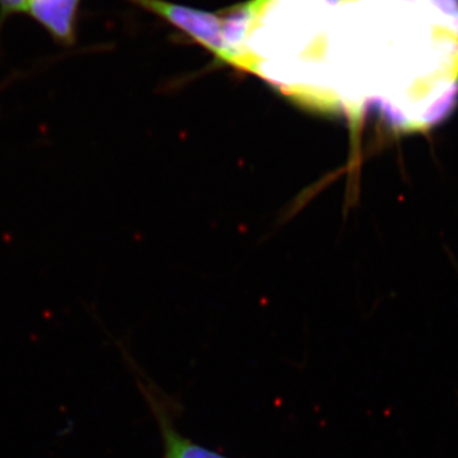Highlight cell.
Returning a JSON list of instances; mask_svg holds the SVG:
<instances>
[{"label":"cell","mask_w":458,"mask_h":458,"mask_svg":"<svg viewBox=\"0 0 458 458\" xmlns=\"http://www.w3.org/2000/svg\"><path fill=\"white\" fill-rule=\"evenodd\" d=\"M128 2L167 21L172 26L185 32L216 56L222 57L225 62L245 66L243 60L228 47L225 41L221 14L174 4L165 0H128Z\"/></svg>","instance_id":"obj_1"},{"label":"cell","mask_w":458,"mask_h":458,"mask_svg":"<svg viewBox=\"0 0 458 458\" xmlns=\"http://www.w3.org/2000/svg\"><path fill=\"white\" fill-rule=\"evenodd\" d=\"M82 0H27L26 13L62 47L77 42Z\"/></svg>","instance_id":"obj_2"},{"label":"cell","mask_w":458,"mask_h":458,"mask_svg":"<svg viewBox=\"0 0 458 458\" xmlns=\"http://www.w3.org/2000/svg\"><path fill=\"white\" fill-rule=\"evenodd\" d=\"M164 428L165 458H225L182 438L170 427Z\"/></svg>","instance_id":"obj_3"},{"label":"cell","mask_w":458,"mask_h":458,"mask_svg":"<svg viewBox=\"0 0 458 458\" xmlns=\"http://www.w3.org/2000/svg\"><path fill=\"white\" fill-rule=\"evenodd\" d=\"M27 0H0V30L14 14L26 13Z\"/></svg>","instance_id":"obj_4"},{"label":"cell","mask_w":458,"mask_h":458,"mask_svg":"<svg viewBox=\"0 0 458 458\" xmlns=\"http://www.w3.org/2000/svg\"><path fill=\"white\" fill-rule=\"evenodd\" d=\"M428 2L445 16L451 17V20L458 16V0H428Z\"/></svg>","instance_id":"obj_5"},{"label":"cell","mask_w":458,"mask_h":458,"mask_svg":"<svg viewBox=\"0 0 458 458\" xmlns=\"http://www.w3.org/2000/svg\"><path fill=\"white\" fill-rule=\"evenodd\" d=\"M448 36H451L454 41H457L458 44V16L452 18V22L450 27H448L447 31H445Z\"/></svg>","instance_id":"obj_6"},{"label":"cell","mask_w":458,"mask_h":458,"mask_svg":"<svg viewBox=\"0 0 458 458\" xmlns=\"http://www.w3.org/2000/svg\"><path fill=\"white\" fill-rule=\"evenodd\" d=\"M334 2H354V0H334Z\"/></svg>","instance_id":"obj_7"}]
</instances>
